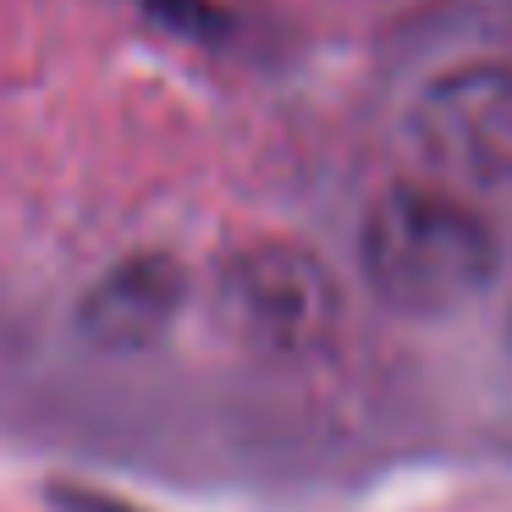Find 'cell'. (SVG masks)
<instances>
[{
    "label": "cell",
    "mask_w": 512,
    "mask_h": 512,
    "mask_svg": "<svg viewBox=\"0 0 512 512\" xmlns=\"http://www.w3.org/2000/svg\"><path fill=\"white\" fill-rule=\"evenodd\" d=\"M358 270L391 314L441 320L490 287L496 237L452 188L397 182L364 210Z\"/></svg>",
    "instance_id": "cell-1"
},
{
    "label": "cell",
    "mask_w": 512,
    "mask_h": 512,
    "mask_svg": "<svg viewBox=\"0 0 512 512\" xmlns=\"http://www.w3.org/2000/svg\"><path fill=\"white\" fill-rule=\"evenodd\" d=\"M408 138L441 188H512V61H463L430 78Z\"/></svg>",
    "instance_id": "cell-2"
},
{
    "label": "cell",
    "mask_w": 512,
    "mask_h": 512,
    "mask_svg": "<svg viewBox=\"0 0 512 512\" xmlns=\"http://www.w3.org/2000/svg\"><path fill=\"white\" fill-rule=\"evenodd\" d=\"M221 309L243 342L265 353H309L336 325V281L309 248L265 237L221 265Z\"/></svg>",
    "instance_id": "cell-3"
},
{
    "label": "cell",
    "mask_w": 512,
    "mask_h": 512,
    "mask_svg": "<svg viewBox=\"0 0 512 512\" xmlns=\"http://www.w3.org/2000/svg\"><path fill=\"white\" fill-rule=\"evenodd\" d=\"M188 298V276L166 254H127L78 303V331L105 353H138L160 342Z\"/></svg>",
    "instance_id": "cell-4"
},
{
    "label": "cell",
    "mask_w": 512,
    "mask_h": 512,
    "mask_svg": "<svg viewBox=\"0 0 512 512\" xmlns=\"http://www.w3.org/2000/svg\"><path fill=\"white\" fill-rule=\"evenodd\" d=\"M61 507L67 512H122L111 496H61Z\"/></svg>",
    "instance_id": "cell-5"
}]
</instances>
